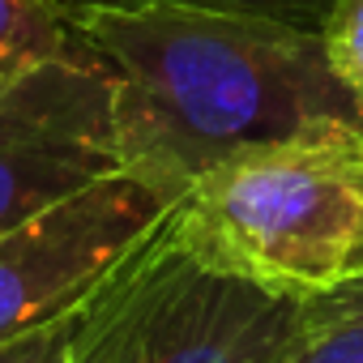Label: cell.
<instances>
[{
	"label": "cell",
	"mask_w": 363,
	"mask_h": 363,
	"mask_svg": "<svg viewBox=\"0 0 363 363\" xmlns=\"http://www.w3.org/2000/svg\"><path fill=\"white\" fill-rule=\"evenodd\" d=\"M69 26L111 69L124 171L175 201L252 141L320 116L363 120L308 26L210 9H82Z\"/></svg>",
	"instance_id": "cell-1"
},
{
	"label": "cell",
	"mask_w": 363,
	"mask_h": 363,
	"mask_svg": "<svg viewBox=\"0 0 363 363\" xmlns=\"http://www.w3.org/2000/svg\"><path fill=\"white\" fill-rule=\"evenodd\" d=\"M206 269L278 299L363 278V120L320 116L201 171L167 214Z\"/></svg>",
	"instance_id": "cell-2"
},
{
	"label": "cell",
	"mask_w": 363,
	"mask_h": 363,
	"mask_svg": "<svg viewBox=\"0 0 363 363\" xmlns=\"http://www.w3.org/2000/svg\"><path fill=\"white\" fill-rule=\"evenodd\" d=\"M295 312L206 269L162 218L77 308L65 363H274Z\"/></svg>",
	"instance_id": "cell-3"
},
{
	"label": "cell",
	"mask_w": 363,
	"mask_h": 363,
	"mask_svg": "<svg viewBox=\"0 0 363 363\" xmlns=\"http://www.w3.org/2000/svg\"><path fill=\"white\" fill-rule=\"evenodd\" d=\"M120 171L111 69L69 35L0 99V231Z\"/></svg>",
	"instance_id": "cell-4"
},
{
	"label": "cell",
	"mask_w": 363,
	"mask_h": 363,
	"mask_svg": "<svg viewBox=\"0 0 363 363\" xmlns=\"http://www.w3.org/2000/svg\"><path fill=\"white\" fill-rule=\"evenodd\" d=\"M171 206V193L120 171L0 231V346L77 312Z\"/></svg>",
	"instance_id": "cell-5"
},
{
	"label": "cell",
	"mask_w": 363,
	"mask_h": 363,
	"mask_svg": "<svg viewBox=\"0 0 363 363\" xmlns=\"http://www.w3.org/2000/svg\"><path fill=\"white\" fill-rule=\"evenodd\" d=\"M274 363H363V278L299 303Z\"/></svg>",
	"instance_id": "cell-6"
},
{
	"label": "cell",
	"mask_w": 363,
	"mask_h": 363,
	"mask_svg": "<svg viewBox=\"0 0 363 363\" xmlns=\"http://www.w3.org/2000/svg\"><path fill=\"white\" fill-rule=\"evenodd\" d=\"M69 18L52 0H0V99L69 43Z\"/></svg>",
	"instance_id": "cell-7"
},
{
	"label": "cell",
	"mask_w": 363,
	"mask_h": 363,
	"mask_svg": "<svg viewBox=\"0 0 363 363\" xmlns=\"http://www.w3.org/2000/svg\"><path fill=\"white\" fill-rule=\"evenodd\" d=\"M52 5L65 18H73L82 9H120V13H137V9H210V13L278 18V22H291V26L320 30V22L333 9V0H52Z\"/></svg>",
	"instance_id": "cell-8"
},
{
	"label": "cell",
	"mask_w": 363,
	"mask_h": 363,
	"mask_svg": "<svg viewBox=\"0 0 363 363\" xmlns=\"http://www.w3.org/2000/svg\"><path fill=\"white\" fill-rule=\"evenodd\" d=\"M320 35L333 73L342 77V86L354 94L363 111V0H333L329 18L320 22Z\"/></svg>",
	"instance_id": "cell-9"
},
{
	"label": "cell",
	"mask_w": 363,
	"mask_h": 363,
	"mask_svg": "<svg viewBox=\"0 0 363 363\" xmlns=\"http://www.w3.org/2000/svg\"><path fill=\"white\" fill-rule=\"evenodd\" d=\"M73 320H77V312H69V316H60V320H52V325L35 329L9 346H0V363H65Z\"/></svg>",
	"instance_id": "cell-10"
}]
</instances>
